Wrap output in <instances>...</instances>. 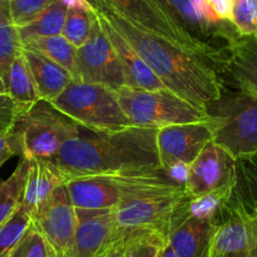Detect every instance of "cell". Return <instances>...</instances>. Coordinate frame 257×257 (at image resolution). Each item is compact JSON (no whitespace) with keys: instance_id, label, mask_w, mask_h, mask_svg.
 <instances>
[{"instance_id":"obj_8","label":"cell","mask_w":257,"mask_h":257,"mask_svg":"<svg viewBox=\"0 0 257 257\" xmlns=\"http://www.w3.org/2000/svg\"><path fill=\"white\" fill-rule=\"evenodd\" d=\"M190 199L185 189L133 197L113 208L116 223L123 233L158 232L168 236L175 219L188 211Z\"/></svg>"},{"instance_id":"obj_42","label":"cell","mask_w":257,"mask_h":257,"mask_svg":"<svg viewBox=\"0 0 257 257\" xmlns=\"http://www.w3.org/2000/svg\"><path fill=\"white\" fill-rule=\"evenodd\" d=\"M7 92V88H6V83H4L3 77L0 75V93H6Z\"/></svg>"},{"instance_id":"obj_2","label":"cell","mask_w":257,"mask_h":257,"mask_svg":"<svg viewBox=\"0 0 257 257\" xmlns=\"http://www.w3.org/2000/svg\"><path fill=\"white\" fill-rule=\"evenodd\" d=\"M157 134V128L139 126L111 133H96L81 126L78 134L62 145L52 162L66 182L92 175L155 172L162 169Z\"/></svg>"},{"instance_id":"obj_37","label":"cell","mask_w":257,"mask_h":257,"mask_svg":"<svg viewBox=\"0 0 257 257\" xmlns=\"http://www.w3.org/2000/svg\"><path fill=\"white\" fill-rule=\"evenodd\" d=\"M242 204H243V202H242ZM243 208L247 218V227H248V248H247V257H257V212L252 211V209H249L244 204Z\"/></svg>"},{"instance_id":"obj_6","label":"cell","mask_w":257,"mask_h":257,"mask_svg":"<svg viewBox=\"0 0 257 257\" xmlns=\"http://www.w3.org/2000/svg\"><path fill=\"white\" fill-rule=\"evenodd\" d=\"M207 111L214 120L213 142L234 159L257 152V97L224 87Z\"/></svg>"},{"instance_id":"obj_11","label":"cell","mask_w":257,"mask_h":257,"mask_svg":"<svg viewBox=\"0 0 257 257\" xmlns=\"http://www.w3.org/2000/svg\"><path fill=\"white\" fill-rule=\"evenodd\" d=\"M76 81L105 86L115 92L127 86L117 54L98 19L87 41L78 48Z\"/></svg>"},{"instance_id":"obj_38","label":"cell","mask_w":257,"mask_h":257,"mask_svg":"<svg viewBox=\"0 0 257 257\" xmlns=\"http://www.w3.org/2000/svg\"><path fill=\"white\" fill-rule=\"evenodd\" d=\"M122 232V231H121ZM125 247H126V234L121 233V236L113 242L110 246V248L105 252L102 257H123L125 254Z\"/></svg>"},{"instance_id":"obj_30","label":"cell","mask_w":257,"mask_h":257,"mask_svg":"<svg viewBox=\"0 0 257 257\" xmlns=\"http://www.w3.org/2000/svg\"><path fill=\"white\" fill-rule=\"evenodd\" d=\"M126 234L123 257H159L168 243V236L158 232H135Z\"/></svg>"},{"instance_id":"obj_36","label":"cell","mask_w":257,"mask_h":257,"mask_svg":"<svg viewBox=\"0 0 257 257\" xmlns=\"http://www.w3.org/2000/svg\"><path fill=\"white\" fill-rule=\"evenodd\" d=\"M17 107L8 93H0V132L12 127L17 120Z\"/></svg>"},{"instance_id":"obj_17","label":"cell","mask_w":257,"mask_h":257,"mask_svg":"<svg viewBox=\"0 0 257 257\" xmlns=\"http://www.w3.org/2000/svg\"><path fill=\"white\" fill-rule=\"evenodd\" d=\"M222 75L238 91L257 97V33L238 36L229 43Z\"/></svg>"},{"instance_id":"obj_44","label":"cell","mask_w":257,"mask_h":257,"mask_svg":"<svg viewBox=\"0 0 257 257\" xmlns=\"http://www.w3.org/2000/svg\"><path fill=\"white\" fill-rule=\"evenodd\" d=\"M159 257H162V253H160V256Z\"/></svg>"},{"instance_id":"obj_35","label":"cell","mask_w":257,"mask_h":257,"mask_svg":"<svg viewBox=\"0 0 257 257\" xmlns=\"http://www.w3.org/2000/svg\"><path fill=\"white\" fill-rule=\"evenodd\" d=\"M22 154H23V144H22L21 135L14 128V125L0 132V168L13 157L17 155L22 157Z\"/></svg>"},{"instance_id":"obj_21","label":"cell","mask_w":257,"mask_h":257,"mask_svg":"<svg viewBox=\"0 0 257 257\" xmlns=\"http://www.w3.org/2000/svg\"><path fill=\"white\" fill-rule=\"evenodd\" d=\"M22 51L29 64L41 100L52 102L63 92L64 88L75 81L67 70L36 49L22 47Z\"/></svg>"},{"instance_id":"obj_29","label":"cell","mask_w":257,"mask_h":257,"mask_svg":"<svg viewBox=\"0 0 257 257\" xmlns=\"http://www.w3.org/2000/svg\"><path fill=\"white\" fill-rule=\"evenodd\" d=\"M238 183L236 193L246 207L257 212V152L237 160Z\"/></svg>"},{"instance_id":"obj_22","label":"cell","mask_w":257,"mask_h":257,"mask_svg":"<svg viewBox=\"0 0 257 257\" xmlns=\"http://www.w3.org/2000/svg\"><path fill=\"white\" fill-rule=\"evenodd\" d=\"M4 83L7 93L16 103L18 115L28 112L41 100L32 71L22 49L12 62Z\"/></svg>"},{"instance_id":"obj_33","label":"cell","mask_w":257,"mask_h":257,"mask_svg":"<svg viewBox=\"0 0 257 257\" xmlns=\"http://www.w3.org/2000/svg\"><path fill=\"white\" fill-rule=\"evenodd\" d=\"M234 0H201L196 7L197 13L204 22L213 26L232 23Z\"/></svg>"},{"instance_id":"obj_13","label":"cell","mask_w":257,"mask_h":257,"mask_svg":"<svg viewBox=\"0 0 257 257\" xmlns=\"http://www.w3.org/2000/svg\"><path fill=\"white\" fill-rule=\"evenodd\" d=\"M33 226L44 237L57 257H70L76 231V208L66 185L54 190L51 198L32 216Z\"/></svg>"},{"instance_id":"obj_1","label":"cell","mask_w":257,"mask_h":257,"mask_svg":"<svg viewBox=\"0 0 257 257\" xmlns=\"http://www.w3.org/2000/svg\"><path fill=\"white\" fill-rule=\"evenodd\" d=\"M90 4L134 47L165 88L206 111L221 97L223 78L208 59L140 28L101 0H91Z\"/></svg>"},{"instance_id":"obj_12","label":"cell","mask_w":257,"mask_h":257,"mask_svg":"<svg viewBox=\"0 0 257 257\" xmlns=\"http://www.w3.org/2000/svg\"><path fill=\"white\" fill-rule=\"evenodd\" d=\"M214 139V120L180 123L158 130L157 147L162 169L189 167L207 144Z\"/></svg>"},{"instance_id":"obj_4","label":"cell","mask_w":257,"mask_h":257,"mask_svg":"<svg viewBox=\"0 0 257 257\" xmlns=\"http://www.w3.org/2000/svg\"><path fill=\"white\" fill-rule=\"evenodd\" d=\"M51 103L80 126L96 133L134 126L121 108L117 92L105 86L73 81Z\"/></svg>"},{"instance_id":"obj_34","label":"cell","mask_w":257,"mask_h":257,"mask_svg":"<svg viewBox=\"0 0 257 257\" xmlns=\"http://www.w3.org/2000/svg\"><path fill=\"white\" fill-rule=\"evenodd\" d=\"M11 257H57L44 237L33 226L18 244Z\"/></svg>"},{"instance_id":"obj_3","label":"cell","mask_w":257,"mask_h":257,"mask_svg":"<svg viewBox=\"0 0 257 257\" xmlns=\"http://www.w3.org/2000/svg\"><path fill=\"white\" fill-rule=\"evenodd\" d=\"M75 208L113 209L122 201L147 193L184 189L164 169L73 178L66 182Z\"/></svg>"},{"instance_id":"obj_31","label":"cell","mask_w":257,"mask_h":257,"mask_svg":"<svg viewBox=\"0 0 257 257\" xmlns=\"http://www.w3.org/2000/svg\"><path fill=\"white\" fill-rule=\"evenodd\" d=\"M232 24L239 36L257 33V0H234Z\"/></svg>"},{"instance_id":"obj_25","label":"cell","mask_w":257,"mask_h":257,"mask_svg":"<svg viewBox=\"0 0 257 257\" xmlns=\"http://www.w3.org/2000/svg\"><path fill=\"white\" fill-rule=\"evenodd\" d=\"M22 47L36 49L39 53L48 57L64 70H67L76 81V63H77L78 48L64 38L62 34L36 39V41L29 42Z\"/></svg>"},{"instance_id":"obj_28","label":"cell","mask_w":257,"mask_h":257,"mask_svg":"<svg viewBox=\"0 0 257 257\" xmlns=\"http://www.w3.org/2000/svg\"><path fill=\"white\" fill-rule=\"evenodd\" d=\"M96 21L97 17L95 9H68L62 36L70 41L73 46L80 48L90 37Z\"/></svg>"},{"instance_id":"obj_20","label":"cell","mask_w":257,"mask_h":257,"mask_svg":"<svg viewBox=\"0 0 257 257\" xmlns=\"http://www.w3.org/2000/svg\"><path fill=\"white\" fill-rule=\"evenodd\" d=\"M29 160L31 164L21 204L33 216L34 212L51 198L54 190L66 183V179L52 160Z\"/></svg>"},{"instance_id":"obj_39","label":"cell","mask_w":257,"mask_h":257,"mask_svg":"<svg viewBox=\"0 0 257 257\" xmlns=\"http://www.w3.org/2000/svg\"><path fill=\"white\" fill-rule=\"evenodd\" d=\"M67 9L82 8V9H93V7L88 3V0H61Z\"/></svg>"},{"instance_id":"obj_43","label":"cell","mask_w":257,"mask_h":257,"mask_svg":"<svg viewBox=\"0 0 257 257\" xmlns=\"http://www.w3.org/2000/svg\"><path fill=\"white\" fill-rule=\"evenodd\" d=\"M192 2H193V4H194V8H196V7L198 6V3H199V2H201V0H192Z\"/></svg>"},{"instance_id":"obj_19","label":"cell","mask_w":257,"mask_h":257,"mask_svg":"<svg viewBox=\"0 0 257 257\" xmlns=\"http://www.w3.org/2000/svg\"><path fill=\"white\" fill-rule=\"evenodd\" d=\"M98 22L105 32L106 37L112 44L117 58L122 67L125 75L126 85L137 90L155 91L165 88L162 81L155 76V73L150 70V67L144 62V59L139 56L134 47L128 43L101 14L96 12Z\"/></svg>"},{"instance_id":"obj_14","label":"cell","mask_w":257,"mask_h":257,"mask_svg":"<svg viewBox=\"0 0 257 257\" xmlns=\"http://www.w3.org/2000/svg\"><path fill=\"white\" fill-rule=\"evenodd\" d=\"M76 219L70 257H102L122 233L113 209L76 208Z\"/></svg>"},{"instance_id":"obj_5","label":"cell","mask_w":257,"mask_h":257,"mask_svg":"<svg viewBox=\"0 0 257 257\" xmlns=\"http://www.w3.org/2000/svg\"><path fill=\"white\" fill-rule=\"evenodd\" d=\"M121 108L134 126L167 127L180 123L202 122L211 118L206 110L188 102L168 88L147 91L128 86L117 91Z\"/></svg>"},{"instance_id":"obj_40","label":"cell","mask_w":257,"mask_h":257,"mask_svg":"<svg viewBox=\"0 0 257 257\" xmlns=\"http://www.w3.org/2000/svg\"><path fill=\"white\" fill-rule=\"evenodd\" d=\"M162 257H177V254L174 253V251H173V248L170 247L169 242H168L167 244H165V247L163 248L162 251Z\"/></svg>"},{"instance_id":"obj_24","label":"cell","mask_w":257,"mask_h":257,"mask_svg":"<svg viewBox=\"0 0 257 257\" xmlns=\"http://www.w3.org/2000/svg\"><path fill=\"white\" fill-rule=\"evenodd\" d=\"M31 160L21 157L14 172L7 179H0V226L6 223L21 206Z\"/></svg>"},{"instance_id":"obj_32","label":"cell","mask_w":257,"mask_h":257,"mask_svg":"<svg viewBox=\"0 0 257 257\" xmlns=\"http://www.w3.org/2000/svg\"><path fill=\"white\" fill-rule=\"evenodd\" d=\"M56 0H9L11 14L17 28L27 26Z\"/></svg>"},{"instance_id":"obj_15","label":"cell","mask_w":257,"mask_h":257,"mask_svg":"<svg viewBox=\"0 0 257 257\" xmlns=\"http://www.w3.org/2000/svg\"><path fill=\"white\" fill-rule=\"evenodd\" d=\"M90 2L91 0H88V3ZM101 2L110 6L111 8L115 9L121 16L125 17L132 23L137 24L140 28L165 37L169 41L203 57L199 53L198 48L193 43L192 39L185 36L169 21V18L155 4L154 0H101Z\"/></svg>"},{"instance_id":"obj_10","label":"cell","mask_w":257,"mask_h":257,"mask_svg":"<svg viewBox=\"0 0 257 257\" xmlns=\"http://www.w3.org/2000/svg\"><path fill=\"white\" fill-rule=\"evenodd\" d=\"M237 183V160L226 149L211 142L188 167L184 189L190 198L209 194L232 199Z\"/></svg>"},{"instance_id":"obj_26","label":"cell","mask_w":257,"mask_h":257,"mask_svg":"<svg viewBox=\"0 0 257 257\" xmlns=\"http://www.w3.org/2000/svg\"><path fill=\"white\" fill-rule=\"evenodd\" d=\"M21 49L18 28L12 19L9 0H0V75L4 81L12 62Z\"/></svg>"},{"instance_id":"obj_16","label":"cell","mask_w":257,"mask_h":257,"mask_svg":"<svg viewBox=\"0 0 257 257\" xmlns=\"http://www.w3.org/2000/svg\"><path fill=\"white\" fill-rule=\"evenodd\" d=\"M218 217H197L187 211L175 219L168 242L177 257H208Z\"/></svg>"},{"instance_id":"obj_41","label":"cell","mask_w":257,"mask_h":257,"mask_svg":"<svg viewBox=\"0 0 257 257\" xmlns=\"http://www.w3.org/2000/svg\"><path fill=\"white\" fill-rule=\"evenodd\" d=\"M226 257H247V251L236 252V253H229Z\"/></svg>"},{"instance_id":"obj_27","label":"cell","mask_w":257,"mask_h":257,"mask_svg":"<svg viewBox=\"0 0 257 257\" xmlns=\"http://www.w3.org/2000/svg\"><path fill=\"white\" fill-rule=\"evenodd\" d=\"M33 218L28 209L19 206L13 216L0 226V257H11L29 231Z\"/></svg>"},{"instance_id":"obj_23","label":"cell","mask_w":257,"mask_h":257,"mask_svg":"<svg viewBox=\"0 0 257 257\" xmlns=\"http://www.w3.org/2000/svg\"><path fill=\"white\" fill-rule=\"evenodd\" d=\"M67 12V7L64 6L61 0H56L33 22L22 28H18L22 46L36 41V39L44 38V37L62 34Z\"/></svg>"},{"instance_id":"obj_7","label":"cell","mask_w":257,"mask_h":257,"mask_svg":"<svg viewBox=\"0 0 257 257\" xmlns=\"http://www.w3.org/2000/svg\"><path fill=\"white\" fill-rule=\"evenodd\" d=\"M80 127L44 100H39L28 112L17 116L14 122L23 144L22 157L27 159L52 160L64 143L78 134Z\"/></svg>"},{"instance_id":"obj_9","label":"cell","mask_w":257,"mask_h":257,"mask_svg":"<svg viewBox=\"0 0 257 257\" xmlns=\"http://www.w3.org/2000/svg\"><path fill=\"white\" fill-rule=\"evenodd\" d=\"M160 11L179 31L192 39L199 53L213 63L222 73L227 48L239 36L233 24L213 26L199 17L192 0H154Z\"/></svg>"},{"instance_id":"obj_18","label":"cell","mask_w":257,"mask_h":257,"mask_svg":"<svg viewBox=\"0 0 257 257\" xmlns=\"http://www.w3.org/2000/svg\"><path fill=\"white\" fill-rule=\"evenodd\" d=\"M211 241L208 257H226L229 253L247 251L248 227L243 204L234 192L232 201L221 212Z\"/></svg>"}]
</instances>
